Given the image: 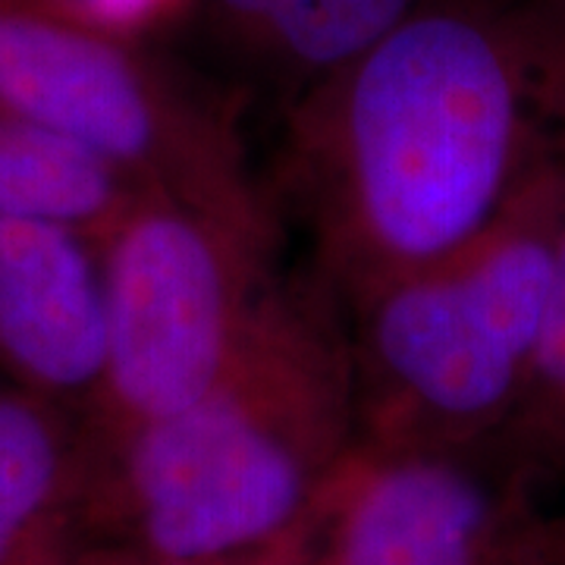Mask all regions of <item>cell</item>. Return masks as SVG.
Instances as JSON below:
<instances>
[{
    "label": "cell",
    "mask_w": 565,
    "mask_h": 565,
    "mask_svg": "<svg viewBox=\"0 0 565 565\" xmlns=\"http://www.w3.org/2000/svg\"><path fill=\"white\" fill-rule=\"evenodd\" d=\"M277 189L349 305L565 177L563 0H422L286 104Z\"/></svg>",
    "instance_id": "cell-1"
},
{
    "label": "cell",
    "mask_w": 565,
    "mask_h": 565,
    "mask_svg": "<svg viewBox=\"0 0 565 565\" xmlns=\"http://www.w3.org/2000/svg\"><path fill=\"white\" fill-rule=\"evenodd\" d=\"M85 434V427H82ZM359 449L343 305L280 277L236 355L195 403L85 452L151 556L204 559L282 537Z\"/></svg>",
    "instance_id": "cell-2"
},
{
    "label": "cell",
    "mask_w": 565,
    "mask_h": 565,
    "mask_svg": "<svg viewBox=\"0 0 565 565\" xmlns=\"http://www.w3.org/2000/svg\"><path fill=\"white\" fill-rule=\"evenodd\" d=\"M565 221V177L484 233L345 305L359 446L487 452L525 396Z\"/></svg>",
    "instance_id": "cell-3"
},
{
    "label": "cell",
    "mask_w": 565,
    "mask_h": 565,
    "mask_svg": "<svg viewBox=\"0 0 565 565\" xmlns=\"http://www.w3.org/2000/svg\"><path fill=\"white\" fill-rule=\"evenodd\" d=\"M0 114L76 145L136 189L277 217L221 92L145 41L85 25L44 0H0Z\"/></svg>",
    "instance_id": "cell-4"
},
{
    "label": "cell",
    "mask_w": 565,
    "mask_h": 565,
    "mask_svg": "<svg viewBox=\"0 0 565 565\" xmlns=\"http://www.w3.org/2000/svg\"><path fill=\"white\" fill-rule=\"evenodd\" d=\"M280 217L230 214L139 189L95 236L104 371L88 437L195 403L236 355L277 274Z\"/></svg>",
    "instance_id": "cell-5"
},
{
    "label": "cell",
    "mask_w": 565,
    "mask_h": 565,
    "mask_svg": "<svg viewBox=\"0 0 565 565\" xmlns=\"http://www.w3.org/2000/svg\"><path fill=\"white\" fill-rule=\"evenodd\" d=\"M0 371L79 418L92 408L104 371V274L85 230L0 214Z\"/></svg>",
    "instance_id": "cell-6"
},
{
    "label": "cell",
    "mask_w": 565,
    "mask_h": 565,
    "mask_svg": "<svg viewBox=\"0 0 565 565\" xmlns=\"http://www.w3.org/2000/svg\"><path fill=\"white\" fill-rule=\"evenodd\" d=\"M487 452L371 449L345 462L330 565H487L503 512Z\"/></svg>",
    "instance_id": "cell-7"
},
{
    "label": "cell",
    "mask_w": 565,
    "mask_h": 565,
    "mask_svg": "<svg viewBox=\"0 0 565 565\" xmlns=\"http://www.w3.org/2000/svg\"><path fill=\"white\" fill-rule=\"evenodd\" d=\"M422 0H192L207 44L292 104L393 32Z\"/></svg>",
    "instance_id": "cell-8"
},
{
    "label": "cell",
    "mask_w": 565,
    "mask_h": 565,
    "mask_svg": "<svg viewBox=\"0 0 565 565\" xmlns=\"http://www.w3.org/2000/svg\"><path fill=\"white\" fill-rule=\"evenodd\" d=\"M82 462L79 415L0 386V565L17 563Z\"/></svg>",
    "instance_id": "cell-9"
},
{
    "label": "cell",
    "mask_w": 565,
    "mask_h": 565,
    "mask_svg": "<svg viewBox=\"0 0 565 565\" xmlns=\"http://www.w3.org/2000/svg\"><path fill=\"white\" fill-rule=\"evenodd\" d=\"M136 192L76 145L0 114V214L47 217L98 236Z\"/></svg>",
    "instance_id": "cell-10"
},
{
    "label": "cell",
    "mask_w": 565,
    "mask_h": 565,
    "mask_svg": "<svg viewBox=\"0 0 565 565\" xmlns=\"http://www.w3.org/2000/svg\"><path fill=\"white\" fill-rule=\"evenodd\" d=\"M487 456L519 484L527 478L565 471V221L556 245L544 337L525 396Z\"/></svg>",
    "instance_id": "cell-11"
},
{
    "label": "cell",
    "mask_w": 565,
    "mask_h": 565,
    "mask_svg": "<svg viewBox=\"0 0 565 565\" xmlns=\"http://www.w3.org/2000/svg\"><path fill=\"white\" fill-rule=\"evenodd\" d=\"M73 20L145 41L192 13V0H44Z\"/></svg>",
    "instance_id": "cell-12"
},
{
    "label": "cell",
    "mask_w": 565,
    "mask_h": 565,
    "mask_svg": "<svg viewBox=\"0 0 565 565\" xmlns=\"http://www.w3.org/2000/svg\"><path fill=\"white\" fill-rule=\"evenodd\" d=\"M154 565H202V559H161V556H154Z\"/></svg>",
    "instance_id": "cell-13"
},
{
    "label": "cell",
    "mask_w": 565,
    "mask_h": 565,
    "mask_svg": "<svg viewBox=\"0 0 565 565\" xmlns=\"http://www.w3.org/2000/svg\"><path fill=\"white\" fill-rule=\"evenodd\" d=\"M563 3H565V0H563Z\"/></svg>",
    "instance_id": "cell-14"
}]
</instances>
